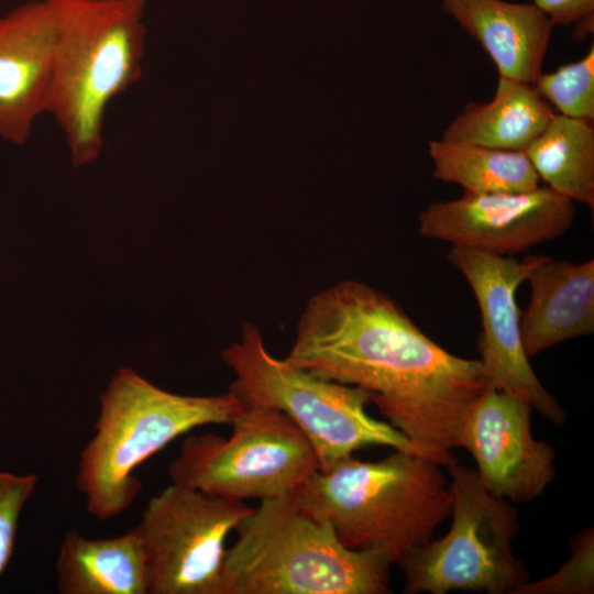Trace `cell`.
<instances>
[{
  "label": "cell",
  "mask_w": 594,
  "mask_h": 594,
  "mask_svg": "<svg viewBox=\"0 0 594 594\" xmlns=\"http://www.w3.org/2000/svg\"><path fill=\"white\" fill-rule=\"evenodd\" d=\"M317 376L365 391L416 452L454 462L466 413L487 382L479 360L427 337L384 293L346 279L312 296L285 358Z\"/></svg>",
  "instance_id": "obj_1"
},
{
  "label": "cell",
  "mask_w": 594,
  "mask_h": 594,
  "mask_svg": "<svg viewBox=\"0 0 594 594\" xmlns=\"http://www.w3.org/2000/svg\"><path fill=\"white\" fill-rule=\"evenodd\" d=\"M440 466L404 450L376 462L352 454L315 471L293 496L327 521L345 547L396 563L430 541L451 514L450 484Z\"/></svg>",
  "instance_id": "obj_2"
},
{
  "label": "cell",
  "mask_w": 594,
  "mask_h": 594,
  "mask_svg": "<svg viewBox=\"0 0 594 594\" xmlns=\"http://www.w3.org/2000/svg\"><path fill=\"white\" fill-rule=\"evenodd\" d=\"M56 36L48 113L75 167L103 147L106 112L142 76L144 0H48Z\"/></svg>",
  "instance_id": "obj_3"
},
{
  "label": "cell",
  "mask_w": 594,
  "mask_h": 594,
  "mask_svg": "<svg viewBox=\"0 0 594 594\" xmlns=\"http://www.w3.org/2000/svg\"><path fill=\"white\" fill-rule=\"evenodd\" d=\"M226 550L220 594H384L382 554L345 547L332 527L308 514L293 493L262 499Z\"/></svg>",
  "instance_id": "obj_4"
},
{
  "label": "cell",
  "mask_w": 594,
  "mask_h": 594,
  "mask_svg": "<svg viewBox=\"0 0 594 594\" xmlns=\"http://www.w3.org/2000/svg\"><path fill=\"white\" fill-rule=\"evenodd\" d=\"M242 408L231 393L179 395L122 367L100 395L95 433L78 462L77 485L90 515L106 521L125 512L142 491L134 471L182 435L230 424Z\"/></svg>",
  "instance_id": "obj_5"
},
{
  "label": "cell",
  "mask_w": 594,
  "mask_h": 594,
  "mask_svg": "<svg viewBox=\"0 0 594 594\" xmlns=\"http://www.w3.org/2000/svg\"><path fill=\"white\" fill-rule=\"evenodd\" d=\"M221 355L234 374L228 392L243 406L287 416L311 444L320 470L369 446L416 452L406 436L366 413L370 396L365 391L275 358L253 323H245Z\"/></svg>",
  "instance_id": "obj_6"
},
{
  "label": "cell",
  "mask_w": 594,
  "mask_h": 594,
  "mask_svg": "<svg viewBox=\"0 0 594 594\" xmlns=\"http://www.w3.org/2000/svg\"><path fill=\"white\" fill-rule=\"evenodd\" d=\"M446 469L451 477V528L396 562L404 573V593L512 594L528 581L512 547L519 530L516 508L490 493L475 470L457 460Z\"/></svg>",
  "instance_id": "obj_7"
},
{
  "label": "cell",
  "mask_w": 594,
  "mask_h": 594,
  "mask_svg": "<svg viewBox=\"0 0 594 594\" xmlns=\"http://www.w3.org/2000/svg\"><path fill=\"white\" fill-rule=\"evenodd\" d=\"M227 438L190 435L168 468L170 483L244 502L293 493L318 470L316 453L284 414L243 406Z\"/></svg>",
  "instance_id": "obj_8"
},
{
  "label": "cell",
  "mask_w": 594,
  "mask_h": 594,
  "mask_svg": "<svg viewBox=\"0 0 594 594\" xmlns=\"http://www.w3.org/2000/svg\"><path fill=\"white\" fill-rule=\"evenodd\" d=\"M252 510L244 502L174 483L151 497L133 527L148 594H220L227 537Z\"/></svg>",
  "instance_id": "obj_9"
},
{
  "label": "cell",
  "mask_w": 594,
  "mask_h": 594,
  "mask_svg": "<svg viewBox=\"0 0 594 594\" xmlns=\"http://www.w3.org/2000/svg\"><path fill=\"white\" fill-rule=\"evenodd\" d=\"M447 257L463 274L479 304V361L487 386L526 399L552 424L562 425L564 410L541 384L525 352L515 297L540 255L518 260L452 246Z\"/></svg>",
  "instance_id": "obj_10"
},
{
  "label": "cell",
  "mask_w": 594,
  "mask_h": 594,
  "mask_svg": "<svg viewBox=\"0 0 594 594\" xmlns=\"http://www.w3.org/2000/svg\"><path fill=\"white\" fill-rule=\"evenodd\" d=\"M574 212L573 202L548 186L522 193L464 191L422 210L419 233L452 246L513 256L563 235Z\"/></svg>",
  "instance_id": "obj_11"
},
{
  "label": "cell",
  "mask_w": 594,
  "mask_h": 594,
  "mask_svg": "<svg viewBox=\"0 0 594 594\" xmlns=\"http://www.w3.org/2000/svg\"><path fill=\"white\" fill-rule=\"evenodd\" d=\"M531 405L513 394L486 387L469 408L461 446L476 462L484 487L510 502H530L556 475V453L531 433Z\"/></svg>",
  "instance_id": "obj_12"
},
{
  "label": "cell",
  "mask_w": 594,
  "mask_h": 594,
  "mask_svg": "<svg viewBox=\"0 0 594 594\" xmlns=\"http://www.w3.org/2000/svg\"><path fill=\"white\" fill-rule=\"evenodd\" d=\"M56 26L48 0L0 18V139L23 145L46 113Z\"/></svg>",
  "instance_id": "obj_13"
},
{
  "label": "cell",
  "mask_w": 594,
  "mask_h": 594,
  "mask_svg": "<svg viewBox=\"0 0 594 594\" xmlns=\"http://www.w3.org/2000/svg\"><path fill=\"white\" fill-rule=\"evenodd\" d=\"M526 280L531 297L520 333L530 359L570 339L594 331V260L573 263L540 255Z\"/></svg>",
  "instance_id": "obj_14"
},
{
  "label": "cell",
  "mask_w": 594,
  "mask_h": 594,
  "mask_svg": "<svg viewBox=\"0 0 594 594\" xmlns=\"http://www.w3.org/2000/svg\"><path fill=\"white\" fill-rule=\"evenodd\" d=\"M441 8L481 44L499 76L534 85L553 26L537 7L503 0H441Z\"/></svg>",
  "instance_id": "obj_15"
},
{
  "label": "cell",
  "mask_w": 594,
  "mask_h": 594,
  "mask_svg": "<svg viewBox=\"0 0 594 594\" xmlns=\"http://www.w3.org/2000/svg\"><path fill=\"white\" fill-rule=\"evenodd\" d=\"M55 568L61 594H148L145 554L134 528L96 539L68 530Z\"/></svg>",
  "instance_id": "obj_16"
},
{
  "label": "cell",
  "mask_w": 594,
  "mask_h": 594,
  "mask_svg": "<svg viewBox=\"0 0 594 594\" xmlns=\"http://www.w3.org/2000/svg\"><path fill=\"white\" fill-rule=\"evenodd\" d=\"M554 113L532 85L499 76L494 97L469 102L441 139L525 152Z\"/></svg>",
  "instance_id": "obj_17"
},
{
  "label": "cell",
  "mask_w": 594,
  "mask_h": 594,
  "mask_svg": "<svg viewBox=\"0 0 594 594\" xmlns=\"http://www.w3.org/2000/svg\"><path fill=\"white\" fill-rule=\"evenodd\" d=\"M593 123L554 113L525 151L546 186L591 210L594 208Z\"/></svg>",
  "instance_id": "obj_18"
},
{
  "label": "cell",
  "mask_w": 594,
  "mask_h": 594,
  "mask_svg": "<svg viewBox=\"0 0 594 594\" xmlns=\"http://www.w3.org/2000/svg\"><path fill=\"white\" fill-rule=\"evenodd\" d=\"M437 180L454 183L473 194L522 193L539 186V177L524 151L450 142H428Z\"/></svg>",
  "instance_id": "obj_19"
},
{
  "label": "cell",
  "mask_w": 594,
  "mask_h": 594,
  "mask_svg": "<svg viewBox=\"0 0 594 594\" xmlns=\"http://www.w3.org/2000/svg\"><path fill=\"white\" fill-rule=\"evenodd\" d=\"M532 86L556 113L594 122V45L581 59L541 73Z\"/></svg>",
  "instance_id": "obj_20"
},
{
  "label": "cell",
  "mask_w": 594,
  "mask_h": 594,
  "mask_svg": "<svg viewBox=\"0 0 594 594\" xmlns=\"http://www.w3.org/2000/svg\"><path fill=\"white\" fill-rule=\"evenodd\" d=\"M569 560L553 574L527 581L512 594H590L594 592V530L588 528L576 536Z\"/></svg>",
  "instance_id": "obj_21"
},
{
  "label": "cell",
  "mask_w": 594,
  "mask_h": 594,
  "mask_svg": "<svg viewBox=\"0 0 594 594\" xmlns=\"http://www.w3.org/2000/svg\"><path fill=\"white\" fill-rule=\"evenodd\" d=\"M37 482L33 473L0 471V576L13 556L20 517Z\"/></svg>",
  "instance_id": "obj_22"
},
{
  "label": "cell",
  "mask_w": 594,
  "mask_h": 594,
  "mask_svg": "<svg viewBox=\"0 0 594 594\" xmlns=\"http://www.w3.org/2000/svg\"><path fill=\"white\" fill-rule=\"evenodd\" d=\"M552 25H569L593 19L594 0H534Z\"/></svg>",
  "instance_id": "obj_23"
}]
</instances>
